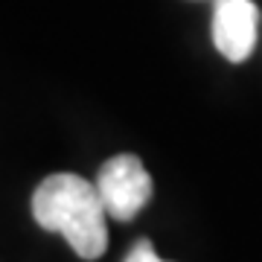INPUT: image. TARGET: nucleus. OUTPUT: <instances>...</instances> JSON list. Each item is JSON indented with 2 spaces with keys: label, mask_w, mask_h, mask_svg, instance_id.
<instances>
[{
  "label": "nucleus",
  "mask_w": 262,
  "mask_h": 262,
  "mask_svg": "<svg viewBox=\"0 0 262 262\" xmlns=\"http://www.w3.org/2000/svg\"><path fill=\"white\" fill-rule=\"evenodd\" d=\"M125 262H166V259H160L158 253H155L149 239H140V242H134V248L128 251Z\"/></svg>",
  "instance_id": "nucleus-4"
},
{
  "label": "nucleus",
  "mask_w": 262,
  "mask_h": 262,
  "mask_svg": "<svg viewBox=\"0 0 262 262\" xmlns=\"http://www.w3.org/2000/svg\"><path fill=\"white\" fill-rule=\"evenodd\" d=\"M32 215L44 230L64 236L82 259H99L108 251V210L96 184L82 175L56 172L44 178L32 195Z\"/></svg>",
  "instance_id": "nucleus-1"
},
{
  "label": "nucleus",
  "mask_w": 262,
  "mask_h": 262,
  "mask_svg": "<svg viewBox=\"0 0 262 262\" xmlns=\"http://www.w3.org/2000/svg\"><path fill=\"white\" fill-rule=\"evenodd\" d=\"M259 9L253 0H215L213 44L227 61H245L256 47Z\"/></svg>",
  "instance_id": "nucleus-3"
},
{
  "label": "nucleus",
  "mask_w": 262,
  "mask_h": 262,
  "mask_svg": "<svg viewBox=\"0 0 262 262\" xmlns=\"http://www.w3.org/2000/svg\"><path fill=\"white\" fill-rule=\"evenodd\" d=\"M96 189L111 219L131 222L149 204L151 198V175L146 172L137 155H117L105 160L96 175Z\"/></svg>",
  "instance_id": "nucleus-2"
}]
</instances>
